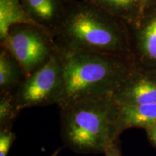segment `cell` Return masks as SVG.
I'll list each match as a JSON object with an SVG mask.
<instances>
[{"label":"cell","mask_w":156,"mask_h":156,"mask_svg":"<svg viewBox=\"0 0 156 156\" xmlns=\"http://www.w3.org/2000/svg\"><path fill=\"white\" fill-rule=\"evenodd\" d=\"M54 51L62 67V107L85 98L113 95L129 75L124 58L58 47Z\"/></svg>","instance_id":"cell-3"},{"label":"cell","mask_w":156,"mask_h":156,"mask_svg":"<svg viewBox=\"0 0 156 156\" xmlns=\"http://www.w3.org/2000/svg\"><path fill=\"white\" fill-rule=\"evenodd\" d=\"M117 124L120 133L129 128H148L156 124V103L129 106L120 105Z\"/></svg>","instance_id":"cell-7"},{"label":"cell","mask_w":156,"mask_h":156,"mask_svg":"<svg viewBox=\"0 0 156 156\" xmlns=\"http://www.w3.org/2000/svg\"><path fill=\"white\" fill-rule=\"evenodd\" d=\"M62 67L54 53L49 60L28 77L13 93L20 112L23 109L57 104L62 91Z\"/></svg>","instance_id":"cell-5"},{"label":"cell","mask_w":156,"mask_h":156,"mask_svg":"<svg viewBox=\"0 0 156 156\" xmlns=\"http://www.w3.org/2000/svg\"><path fill=\"white\" fill-rule=\"evenodd\" d=\"M16 25H31L41 28L29 17L20 0H0L1 41L7 36L11 27Z\"/></svg>","instance_id":"cell-9"},{"label":"cell","mask_w":156,"mask_h":156,"mask_svg":"<svg viewBox=\"0 0 156 156\" xmlns=\"http://www.w3.org/2000/svg\"><path fill=\"white\" fill-rule=\"evenodd\" d=\"M119 111L113 95L85 98L60 107L64 145L76 153L104 154L119 141Z\"/></svg>","instance_id":"cell-1"},{"label":"cell","mask_w":156,"mask_h":156,"mask_svg":"<svg viewBox=\"0 0 156 156\" xmlns=\"http://www.w3.org/2000/svg\"><path fill=\"white\" fill-rule=\"evenodd\" d=\"M142 54L150 61L156 62V16L149 19L139 32Z\"/></svg>","instance_id":"cell-11"},{"label":"cell","mask_w":156,"mask_h":156,"mask_svg":"<svg viewBox=\"0 0 156 156\" xmlns=\"http://www.w3.org/2000/svg\"><path fill=\"white\" fill-rule=\"evenodd\" d=\"M23 6L29 17L49 33L63 12L56 0H23Z\"/></svg>","instance_id":"cell-8"},{"label":"cell","mask_w":156,"mask_h":156,"mask_svg":"<svg viewBox=\"0 0 156 156\" xmlns=\"http://www.w3.org/2000/svg\"><path fill=\"white\" fill-rule=\"evenodd\" d=\"M62 151V148H58V149H56L55 151L53 153L51 154V155H50L49 156H58V154H59L60 152Z\"/></svg>","instance_id":"cell-17"},{"label":"cell","mask_w":156,"mask_h":156,"mask_svg":"<svg viewBox=\"0 0 156 156\" xmlns=\"http://www.w3.org/2000/svg\"><path fill=\"white\" fill-rule=\"evenodd\" d=\"M98 7L116 18L122 20L124 13L133 7L136 0H97Z\"/></svg>","instance_id":"cell-13"},{"label":"cell","mask_w":156,"mask_h":156,"mask_svg":"<svg viewBox=\"0 0 156 156\" xmlns=\"http://www.w3.org/2000/svg\"><path fill=\"white\" fill-rule=\"evenodd\" d=\"M122 21L98 7H78L63 11L50 34L58 47L124 58Z\"/></svg>","instance_id":"cell-2"},{"label":"cell","mask_w":156,"mask_h":156,"mask_svg":"<svg viewBox=\"0 0 156 156\" xmlns=\"http://www.w3.org/2000/svg\"><path fill=\"white\" fill-rule=\"evenodd\" d=\"M105 156H122L119 141L115 142L104 153Z\"/></svg>","instance_id":"cell-15"},{"label":"cell","mask_w":156,"mask_h":156,"mask_svg":"<svg viewBox=\"0 0 156 156\" xmlns=\"http://www.w3.org/2000/svg\"><path fill=\"white\" fill-rule=\"evenodd\" d=\"M16 139L12 129H0V156H7Z\"/></svg>","instance_id":"cell-14"},{"label":"cell","mask_w":156,"mask_h":156,"mask_svg":"<svg viewBox=\"0 0 156 156\" xmlns=\"http://www.w3.org/2000/svg\"><path fill=\"white\" fill-rule=\"evenodd\" d=\"M25 79V74L14 57L5 48L0 51V92L14 93Z\"/></svg>","instance_id":"cell-10"},{"label":"cell","mask_w":156,"mask_h":156,"mask_svg":"<svg viewBox=\"0 0 156 156\" xmlns=\"http://www.w3.org/2000/svg\"><path fill=\"white\" fill-rule=\"evenodd\" d=\"M20 112L15 104L13 93H2L0 97V129H12Z\"/></svg>","instance_id":"cell-12"},{"label":"cell","mask_w":156,"mask_h":156,"mask_svg":"<svg viewBox=\"0 0 156 156\" xmlns=\"http://www.w3.org/2000/svg\"><path fill=\"white\" fill-rule=\"evenodd\" d=\"M145 129L149 140H151L153 145L156 146V124L154 126H150L148 128H146Z\"/></svg>","instance_id":"cell-16"},{"label":"cell","mask_w":156,"mask_h":156,"mask_svg":"<svg viewBox=\"0 0 156 156\" xmlns=\"http://www.w3.org/2000/svg\"><path fill=\"white\" fill-rule=\"evenodd\" d=\"M113 96L120 105L138 106L156 103V80L147 77L131 78L129 74Z\"/></svg>","instance_id":"cell-6"},{"label":"cell","mask_w":156,"mask_h":156,"mask_svg":"<svg viewBox=\"0 0 156 156\" xmlns=\"http://www.w3.org/2000/svg\"><path fill=\"white\" fill-rule=\"evenodd\" d=\"M1 46L17 62L25 78L41 67L54 53V41L50 33L31 25L11 27L1 41Z\"/></svg>","instance_id":"cell-4"}]
</instances>
